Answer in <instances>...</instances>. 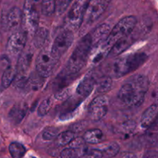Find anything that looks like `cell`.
Wrapping results in <instances>:
<instances>
[{
	"label": "cell",
	"instance_id": "obj_26",
	"mask_svg": "<svg viewBox=\"0 0 158 158\" xmlns=\"http://www.w3.org/2000/svg\"><path fill=\"white\" fill-rule=\"evenodd\" d=\"M41 12L46 16H50L55 12L56 2L53 0L41 2Z\"/></svg>",
	"mask_w": 158,
	"mask_h": 158
},
{
	"label": "cell",
	"instance_id": "obj_23",
	"mask_svg": "<svg viewBox=\"0 0 158 158\" xmlns=\"http://www.w3.org/2000/svg\"><path fill=\"white\" fill-rule=\"evenodd\" d=\"M9 151L12 158H23L26 152V149L22 143L12 142L9 144Z\"/></svg>",
	"mask_w": 158,
	"mask_h": 158
},
{
	"label": "cell",
	"instance_id": "obj_2",
	"mask_svg": "<svg viewBox=\"0 0 158 158\" xmlns=\"http://www.w3.org/2000/svg\"><path fill=\"white\" fill-rule=\"evenodd\" d=\"M147 60L148 55L141 52L119 56L110 65L109 73L115 78L123 77L138 69L146 62Z\"/></svg>",
	"mask_w": 158,
	"mask_h": 158
},
{
	"label": "cell",
	"instance_id": "obj_15",
	"mask_svg": "<svg viewBox=\"0 0 158 158\" xmlns=\"http://www.w3.org/2000/svg\"><path fill=\"white\" fill-rule=\"evenodd\" d=\"M110 30V26L107 23H103L97 26L92 35H90L91 40H92V47L93 46L96 47L100 43H104L105 40L107 39Z\"/></svg>",
	"mask_w": 158,
	"mask_h": 158
},
{
	"label": "cell",
	"instance_id": "obj_33",
	"mask_svg": "<svg viewBox=\"0 0 158 158\" xmlns=\"http://www.w3.org/2000/svg\"><path fill=\"white\" fill-rule=\"evenodd\" d=\"M85 143L83 137H77V138H74L70 143H69V148H76V149H78V148H82L83 147H85Z\"/></svg>",
	"mask_w": 158,
	"mask_h": 158
},
{
	"label": "cell",
	"instance_id": "obj_34",
	"mask_svg": "<svg viewBox=\"0 0 158 158\" xmlns=\"http://www.w3.org/2000/svg\"><path fill=\"white\" fill-rule=\"evenodd\" d=\"M136 127V123L133 120H127L122 125V131L125 133H131L134 131Z\"/></svg>",
	"mask_w": 158,
	"mask_h": 158
},
{
	"label": "cell",
	"instance_id": "obj_21",
	"mask_svg": "<svg viewBox=\"0 0 158 158\" xmlns=\"http://www.w3.org/2000/svg\"><path fill=\"white\" fill-rule=\"evenodd\" d=\"M26 113V108L23 105H15L9 113V118L15 123L18 124L24 118Z\"/></svg>",
	"mask_w": 158,
	"mask_h": 158
},
{
	"label": "cell",
	"instance_id": "obj_3",
	"mask_svg": "<svg viewBox=\"0 0 158 158\" xmlns=\"http://www.w3.org/2000/svg\"><path fill=\"white\" fill-rule=\"evenodd\" d=\"M92 49V40L90 34H86L80 39L75 49L68 60L66 65V72L68 74H75L78 73L85 65L89 54Z\"/></svg>",
	"mask_w": 158,
	"mask_h": 158
},
{
	"label": "cell",
	"instance_id": "obj_32",
	"mask_svg": "<svg viewBox=\"0 0 158 158\" xmlns=\"http://www.w3.org/2000/svg\"><path fill=\"white\" fill-rule=\"evenodd\" d=\"M70 3L71 1H69V0H60V1L56 2L55 12H56L59 15H62L66 12Z\"/></svg>",
	"mask_w": 158,
	"mask_h": 158
},
{
	"label": "cell",
	"instance_id": "obj_12",
	"mask_svg": "<svg viewBox=\"0 0 158 158\" xmlns=\"http://www.w3.org/2000/svg\"><path fill=\"white\" fill-rule=\"evenodd\" d=\"M110 1L106 0H94L88 2L85 10L84 18L86 23H92L97 19L109 6Z\"/></svg>",
	"mask_w": 158,
	"mask_h": 158
},
{
	"label": "cell",
	"instance_id": "obj_17",
	"mask_svg": "<svg viewBox=\"0 0 158 158\" xmlns=\"http://www.w3.org/2000/svg\"><path fill=\"white\" fill-rule=\"evenodd\" d=\"M133 42L132 37H131V35L128 36L124 37L121 40H118L116 42L115 44L110 48L109 51L110 56H119L121 54L123 51L126 50L128 47L131 45Z\"/></svg>",
	"mask_w": 158,
	"mask_h": 158
},
{
	"label": "cell",
	"instance_id": "obj_28",
	"mask_svg": "<svg viewBox=\"0 0 158 158\" xmlns=\"http://www.w3.org/2000/svg\"><path fill=\"white\" fill-rule=\"evenodd\" d=\"M13 82L14 86H15V88H16L18 90L23 91L26 89H27L28 86H29L28 78H26L24 75L17 74Z\"/></svg>",
	"mask_w": 158,
	"mask_h": 158
},
{
	"label": "cell",
	"instance_id": "obj_1",
	"mask_svg": "<svg viewBox=\"0 0 158 158\" xmlns=\"http://www.w3.org/2000/svg\"><path fill=\"white\" fill-rule=\"evenodd\" d=\"M148 86V77L143 75L134 76L121 86L118 92V99L130 107L140 106L144 101Z\"/></svg>",
	"mask_w": 158,
	"mask_h": 158
},
{
	"label": "cell",
	"instance_id": "obj_30",
	"mask_svg": "<svg viewBox=\"0 0 158 158\" xmlns=\"http://www.w3.org/2000/svg\"><path fill=\"white\" fill-rule=\"evenodd\" d=\"M59 130L57 128L53 127H49L46 128L44 131H43L42 134V137L44 140H52L53 139H56L57 136L59 135Z\"/></svg>",
	"mask_w": 158,
	"mask_h": 158
},
{
	"label": "cell",
	"instance_id": "obj_35",
	"mask_svg": "<svg viewBox=\"0 0 158 158\" xmlns=\"http://www.w3.org/2000/svg\"><path fill=\"white\" fill-rule=\"evenodd\" d=\"M86 126V122L85 121H80L78 122V123H76L74 124H73L72 126L70 127V130L69 131H72L73 134L75 133H79L80 131H82L83 130L85 129Z\"/></svg>",
	"mask_w": 158,
	"mask_h": 158
},
{
	"label": "cell",
	"instance_id": "obj_7",
	"mask_svg": "<svg viewBox=\"0 0 158 158\" xmlns=\"http://www.w3.org/2000/svg\"><path fill=\"white\" fill-rule=\"evenodd\" d=\"M23 21L26 31L30 33H34L38 29L40 22V14L37 9L36 4L34 1H26L23 6Z\"/></svg>",
	"mask_w": 158,
	"mask_h": 158
},
{
	"label": "cell",
	"instance_id": "obj_27",
	"mask_svg": "<svg viewBox=\"0 0 158 158\" xmlns=\"http://www.w3.org/2000/svg\"><path fill=\"white\" fill-rule=\"evenodd\" d=\"M113 80L112 78L110 77H104L103 79L100 80L99 83H97V91L100 94H103L109 91L112 88Z\"/></svg>",
	"mask_w": 158,
	"mask_h": 158
},
{
	"label": "cell",
	"instance_id": "obj_4",
	"mask_svg": "<svg viewBox=\"0 0 158 158\" xmlns=\"http://www.w3.org/2000/svg\"><path fill=\"white\" fill-rule=\"evenodd\" d=\"M137 23V19L134 15H129L122 19L110 30L107 39L105 40L102 49L109 52L110 48L116 42L131 35Z\"/></svg>",
	"mask_w": 158,
	"mask_h": 158
},
{
	"label": "cell",
	"instance_id": "obj_29",
	"mask_svg": "<svg viewBox=\"0 0 158 158\" xmlns=\"http://www.w3.org/2000/svg\"><path fill=\"white\" fill-rule=\"evenodd\" d=\"M52 100L51 98H46L43 100L38 108V115L40 117L46 115L52 107Z\"/></svg>",
	"mask_w": 158,
	"mask_h": 158
},
{
	"label": "cell",
	"instance_id": "obj_14",
	"mask_svg": "<svg viewBox=\"0 0 158 158\" xmlns=\"http://www.w3.org/2000/svg\"><path fill=\"white\" fill-rule=\"evenodd\" d=\"M32 57H33V51L31 49H26V50L24 49L19 54L18 60H17L16 67H15L17 74L24 75L25 73L28 70L30 66Z\"/></svg>",
	"mask_w": 158,
	"mask_h": 158
},
{
	"label": "cell",
	"instance_id": "obj_13",
	"mask_svg": "<svg viewBox=\"0 0 158 158\" xmlns=\"http://www.w3.org/2000/svg\"><path fill=\"white\" fill-rule=\"evenodd\" d=\"M96 83H97V80L94 74L89 73L85 76V77H83V80L79 83L77 88V94L80 97L86 98L91 94Z\"/></svg>",
	"mask_w": 158,
	"mask_h": 158
},
{
	"label": "cell",
	"instance_id": "obj_39",
	"mask_svg": "<svg viewBox=\"0 0 158 158\" xmlns=\"http://www.w3.org/2000/svg\"><path fill=\"white\" fill-rule=\"evenodd\" d=\"M121 158H137L136 154H133V153H125L122 155Z\"/></svg>",
	"mask_w": 158,
	"mask_h": 158
},
{
	"label": "cell",
	"instance_id": "obj_20",
	"mask_svg": "<svg viewBox=\"0 0 158 158\" xmlns=\"http://www.w3.org/2000/svg\"><path fill=\"white\" fill-rule=\"evenodd\" d=\"M17 75V72L15 68L9 66L6 69L2 77V85L4 88H8L15 80Z\"/></svg>",
	"mask_w": 158,
	"mask_h": 158
},
{
	"label": "cell",
	"instance_id": "obj_25",
	"mask_svg": "<svg viewBox=\"0 0 158 158\" xmlns=\"http://www.w3.org/2000/svg\"><path fill=\"white\" fill-rule=\"evenodd\" d=\"M74 135H75V134H73L70 131H66L63 133H60L56 137L57 143L60 146H66L73 140Z\"/></svg>",
	"mask_w": 158,
	"mask_h": 158
},
{
	"label": "cell",
	"instance_id": "obj_31",
	"mask_svg": "<svg viewBox=\"0 0 158 158\" xmlns=\"http://www.w3.org/2000/svg\"><path fill=\"white\" fill-rule=\"evenodd\" d=\"M43 80H44V78L40 77L38 73H32V75L28 78L29 86H32L33 89H36V88L40 87V86L43 85Z\"/></svg>",
	"mask_w": 158,
	"mask_h": 158
},
{
	"label": "cell",
	"instance_id": "obj_18",
	"mask_svg": "<svg viewBox=\"0 0 158 158\" xmlns=\"http://www.w3.org/2000/svg\"><path fill=\"white\" fill-rule=\"evenodd\" d=\"M49 31L44 27H38V29L34 32L33 44L36 48L43 47L48 40Z\"/></svg>",
	"mask_w": 158,
	"mask_h": 158
},
{
	"label": "cell",
	"instance_id": "obj_36",
	"mask_svg": "<svg viewBox=\"0 0 158 158\" xmlns=\"http://www.w3.org/2000/svg\"><path fill=\"white\" fill-rule=\"evenodd\" d=\"M70 96V89H65L63 90L60 91L57 94H55V98L58 100H64L66 99L69 98Z\"/></svg>",
	"mask_w": 158,
	"mask_h": 158
},
{
	"label": "cell",
	"instance_id": "obj_16",
	"mask_svg": "<svg viewBox=\"0 0 158 158\" xmlns=\"http://www.w3.org/2000/svg\"><path fill=\"white\" fill-rule=\"evenodd\" d=\"M157 114V105L152 104L150 106L143 114L140 120V126L143 129L148 130L152 126L156 120Z\"/></svg>",
	"mask_w": 158,
	"mask_h": 158
},
{
	"label": "cell",
	"instance_id": "obj_11",
	"mask_svg": "<svg viewBox=\"0 0 158 158\" xmlns=\"http://www.w3.org/2000/svg\"><path fill=\"white\" fill-rule=\"evenodd\" d=\"M27 41V33L25 31H17L11 35L6 45V50L12 56H19L24 50Z\"/></svg>",
	"mask_w": 158,
	"mask_h": 158
},
{
	"label": "cell",
	"instance_id": "obj_8",
	"mask_svg": "<svg viewBox=\"0 0 158 158\" xmlns=\"http://www.w3.org/2000/svg\"><path fill=\"white\" fill-rule=\"evenodd\" d=\"M73 42V34L71 31L66 29L60 32L53 42L50 51L56 60H60L62 56L68 50Z\"/></svg>",
	"mask_w": 158,
	"mask_h": 158
},
{
	"label": "cell",
	"instance_id": "obj_6",
	"mask_svg": "<svg viewBox=\"0 0 158 158\" xmlns=\"http://www.w3.org/2000/svg\"><path fill=\"white\" fill-rule=\"evenodd\" d=\"M59 60L51 53L50 49L47 48L42 49L35 60L36 72L43 78H47L53 73Z\"/></svg>",
	"mask_w": 158,
	"mask_h": 158
},
{
	"label": "cell",
	"instance_id": "obj_22",
	"mask_svg": "<svg viewBox=\"0 0 158 158\" xmlns=\"http://www.w3.org/2000/svg\"><path fill=\"white\" fill-rule=\"evenodd\" d=\"M86 147H83L82 148H66L63 150L60 153V157L61 158H80L86 154Z\"/></svg>",
	"mask_w": 158,
	"mask_h": 158
},
{
	"label": "cell",
	"instance_id": "obj_24",
	"mask_svg": "<svg viewBox=\"0 0 158 158\" xmlns=\"http://www.w3.org/2000/svg\"><path fill=\"white\" fill-rule=\"evenodd\" d=\"M120 146L116 142H110V143L103 144L102 149L100 150L103 154H105L108 157H114L117 155L120 151Z\"/></svg>",
	"mask_w": 158,
	"mask_h": 158
},
{
	"label": "cell",
	"instance_id": "obj_40",
	"mask_svg": "<svg viewBox=\"0 0 158 158\" xmlns=\"http://www.w3.org/2000/svg\"><path fill=\"white\" fill-rule=\"evenodd\" d=\"M0 41H1V33H0Z\"/></svg>",
	"mask_w": 158,
	"mask_h": 158
},
{
	"label": "cell",
	"instance_id": "obj_38",
	"mask_svg": "<svg viewBox=\"0 0 158 158\" xmlns=\"http://www.w3.org/2000/svg\"><path fill=\"white\" fill-rule=\"evenodd\" d=\"M143 158H157V153L155 151H148L143 155Z\"/></svg>",
	"mask_w": 158,
	"mask_h": 158
},
{
	"label": "cell",
	"instance_id": "obj_37",
	"mask_svg": "<svg viewBox=\"0 0 158 158\" xmlns=\"http://www.w3.org/2000/svg\"><path fill=\"white\" fill-rule=\"evenodd\" d=\"M103 155V153L99 149H92L87 151L85 154L86 158H102Z\"/></svg>",
	"mask_w": 158,
	"mask_h": 158
},
{
	"label": "cell",
	"instance_id": "obj_9",
	"mask_svg": "<svg viewBox=\"0 0 158 158\" xmlns=\"http://www.w3.org/2000/svg\"><path fill=\"white\" fill-rule=\"evenodd\" d=\"M23 21V12L17 6H13L7 12H3L1 19L2 28L3 30L13 31L18 29Z\"/></svg>",
	"mask_w": 158,
	"mask_h": 158
},
{
	"label": "cell",
	"instance_id": "obj_5",
	"mask_svg": "<svg viewBox=\"0 0 158 158\" xmlns=\"http://www.w3.org/2000/svg\"><path fill=\"white\" fill-rule=\"evenodd\" d=\"M88 2L89 1H77L73 3L65 17L66 29L72 32L80 27L83 21L85 10Z\"/></svg>",
	"mask_w": 158,
	"mask_h": 158
},
{
	"label": "cell",
	"instance_id": "obj_10",
	"mask_svg": "<svg viewBox=\"0 0 158 158\" xmlns=\"http://www.w3.org/2000/svg\"><path fill=\"white\" fill-rule=\"evenodd\" d=\"M108 98L106 96H99L91 101L88 107V114L94 121L103 119L108 112Z\"/></svg>",
	"mask_w": 158,
	"mask_h": 158
},
{
	"label": "cell",
	"instance_id": "obj_19",
	"mask_svg": "<svg viewBox=\"0 0 158 158\" xmlns=\"http://www.w3.org/2000/svg\"><path fill=\"white\" fill-rule=\"evenodd\" d=\"M83 138L86 143L97 144L103 140V134L100 129H91L86 131Z\"/></svg>",
	"mask_w": 158,
	"mask_h": 158
}]
</instances>
